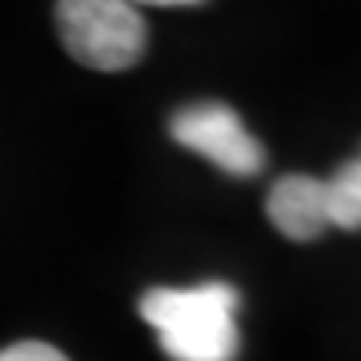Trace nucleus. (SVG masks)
I'll return each mask as SVG.
<instances>
[{"mask_svg": "<svg viewBox=\"0 0 361 361\" xmlns=\"http://www.w3.org/2000/svg\"><path fill=\"white\" fill-rule=\"evenodd\" d=\"M137 11L141 7H194V4H204V0H130Z\"/></svg>", "mask_w": 361, "mask_h": 361, "instance_id": "7", "label": "nucleus"}, {"mask_svg": "<svg viewBox=\"0 0 361 361\" xmlns=\"http://www.w3.org/2000/svg\"><path fill=\"white\" fill-rule=\"evenodd\" d=\"M0 361H67V358L54 345H44V341H17V345L0 351Z\"/></svg>", "mask_w": 361, "mask_h": 361, "instance_id": "6", "label": "nucleus"}, {"mask_svg": "<svg viewBox=\"0 0 361 361\" xmlns=\"http://www.w3.org/2000/svg\"><path fill=\"white\" fill-rule=\"evenodd\" d=\"M171 137L211 161L231 178H255L264 168V147L251 137L241 114L221 101H197L171 117Z\"/></svg>", "mask_w": 361, "mask_h": 361, "instance_id": "3", "label": "nucleus"}, {"mask_svg": "<svg viewBox=\"0 0 361 361\" xmlns=\"http://www.w3.org/2000/svg\"><path fill=\"white\" fill-rule=\"evenodd\" d=\"M67 54L90 71H128L144 57L147 24L130 0H57Z\"/></svg>", "mask_w": 361, "mask_h": 361, "instance_id": "2", "label": "nucleus"}, {"mask_svg": "<svg viewBox=\"0 0 361 361\" xmlns=\"http://www.w3.org/2000/svg\"><path fill=\"white\" fill-rule=\"evenodd\" d=\"M358 161H361V157H358Z\"/></svg>", "mask_w": 361, "mask_h": 361, "instance_id": "8", "label": "nucleus"}, {"mask_svg": "<svg viewBox=\"0 0 361 361\" xmlns=\"http://www.w3.org/2000/svg\"><path fill=\"white\" fill-rule=\"evenodd\" d=\"M238 305L241 295L228 281L151 288L141 298V318L171 361H234L241 348Z\"/></svg>", "mask_w": 361, "mask_h": 361, "instance_id": "1", "label": "nucleus"}, {"mask_svg": "<svg viewBox=\"0 0 361 361\" xmlns=\"http://www.w3.org/2000/svg\"><path fill=\"white\" fill-rule=\"evenodd\" d=\"M324 204L331 228L358 231L361 228V161H348L324 178Z\"/></svg>", "mask_w": 361, "mask_h": 361, "instance_id": "5", "label": "nucleus"}, {"mask_svg": "<svg viewBox=\"0 0 361 361\" xmlns=\"http://www.w3.org/2000/svg\"><path fill=\"white\" fill-rule=\"evenodd\" d=\"M268 218L291 241L322 238L331 228L328 204H324V180L311 174H288L274 180L268 194Z\"/></svg>", "mask_w": 361, "mask_h": 361, "instance_id": "4", "label": "nucleus"}]
</instances>
